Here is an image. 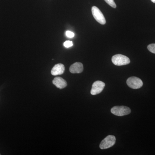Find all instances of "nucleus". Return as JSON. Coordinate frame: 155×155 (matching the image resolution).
<instances>
[{
	"mask_svg": "<svg viewBox=\"0 0 155 155\" xmlns=\"http://www.w3.org/2000/svg\"><path fill=\"white\" fill-rule=\"evenodd\" d=\"M112 61L114 65L117 66H124L130 63V60L129 58L120 54L113 56L112 58Z\"/></svg>",
	"mask_w": 155,
	"mask_h": 155,
	"instance_id": "obj_1",
	"label": "nucleus"
},
{
	"mask_svg": "<svg viewBox=\"0 0 155 155\" xmlns=\"http://www.w3.org/2000/svg\"><path fill=\"white\" fill-rule=\"evenodd\" d=\"M111 113L116 116H122L130 114L131 110L128 107L124 106H115L111 110Z\"/></svg>",
	"mask_w": 155,
	"mask_h": 155,
	"instance_id": "obj_2",
	"label": "nucleus"
},
{
	"mask_svg": "<svg viewBox=\"0 0 155 155\" xmlns=\"http://www.w3.org/2000/svg\"><path fill=\"white\" fill-rule=\"evenodd\" d=\"M116 141V137L114 136L108 135L101 142L100 148L102 150L109 148L115 144Z\"/></svg>",
	"mask_w": 155,
	"mask_h": 155,
	"instance_id": "obj_3",
	"label": "nucleus"
},
{
	"mask_svg": "<svg viewBox=\"0 0 155 155\" xmlns=\"http://www.w3.org/2000/svg\"><path fill=\"white\" fill-rule=\"evenodd\" d=\"M91 11L93 16L97 22L101 25H104L106 24L105 18L104 17V14L96 6H93L92 8Z\"/></svg>",
	"mask_w": 155,
	"mask_h": 155,
	"instance_id": "obj_4",
	"label": "nucleus"
},
{
	"mask_svg": "<svg viewBox=\"0 0 155 155\" xmlns=\"http://www.w3.org/2000/svg\"><path fill=\"white\" fill-rule=\"evenodd\" d=\"M127 84L128 87L134 89L140 88L143 85L142 81L136 77L129 78L127 80Z\"/></svg>",
	"mask_w": 155,
	"mask_h": 155,
	"instance_id": "obj_5",
	"label": "nucleus"
},
{
	"mask_svg": "<svg viewBox=\"0 0 155 155\" xmlns=\"http://www.w3.org/2000/svg\"><path fill=\"white\" fill-rule=\"evenodd\" d=\"M105 86V84L101 81H97L93 84L91 94L93 95L99 94L103 91Z\"/></svg>",
	"mask_w": 155,
	"mask_h": 155,
	"instance_id": "obj_6",
	"label": "nucleus"
},
{
	"mask_svg": "<svg viewBox=\"0 0 155 155\" xmlns=\"http://www.w3.org/2000/svg\"><path fill=\"white\" fill-rule=\"evenodd\" d=\"M65 71V67L63 64H56L54 66L51 71V73L53 75H62Z\"/></svg>",
	"mask_w": 155,
	"mask_h": 155,
	"instance_id": "obj_7",
	"label": "nucleus"
},
{
	"mask_svg": "<svg viewBox=\"0 0 155 155\" xmlns=\"http://www.w3.org/2000/svg\"><path fill=\"white\" fill-rule=\"evenodd\" d=\"M53 83L58 88L63 89L67 87V84L66 80L62 78L57 77L55 78L53 81Z\"/></svg>",
	"mask_w": 155,
	"mask_h": 155,
	"instance_id": "obj_8",
	"label": "nucleus"
},
{
	"mask_svg": "<svg viewBox=\"0 0 155 155\" xmlns=\"http://www.w3.org/2000/svg\"><path fill=\"white\" fill-rule=\"evenodd\" d=\"M69 71L72 73H80L83 72V64L79 62L74 63L71 65Z\"/></svg>",
	"mask_w": 155,
	"mask_h": 155,
	"instance_id": "obj_9",
	"label": "nucleus"
},
{
	"mask_svg": "<svg viewBox=\"0 0 155 155\" xmlns=\"http://www.w3.org/2000/svg\"><path fill=\"white\" fill-rule=\"evenodd\" d=\"M104 1L107 4H108L112 8H116V3L114 2V0H104Z\"/></svg>",
	"mask_w": 155,
	"mask_h": 155,
	"instance_id": "obj_10",
	"label": "nucleus"
},
{
	"mask_svg": "<svg viewBox=\"0 0 155 155\" xmlns=\"http://www.w3.org/2000/svg\"><path fill=\"white\" fill-rule=\"evenodd\" d=\"M147 49L150 52L155 54V44H152L149 45L147 46Z\"/></svg>",
	"mask_w": 155,
	"mask_h": 155,
	"instance_id": "obj_11",
	"label": "nucleus"
},
{
	"mask_svg": "<svg viewBox=\"0 0 155 155\" xmlns=\"http://www.w3.org/2000/svg\"><path fill=\"white\" fill-rule=\"evenodd\" d=\"M64 45L65 47L69 48L73 46V43L72 41H67L64 43Z\"/></svg>",
	"mask_w": 155,
	"mask_h": 155,
	"instance_id": "obj_12",
	"label": "nucleus"
},
{
	"mask_svg": "<svg viewBox=\"0 0 155 155\" xmlns=\"http://www.w3.org/2000/svg\"><path fill=\"white\" fill-rule=\"evenodd\" d=\"M66 35L67 37L69 38H72L75 36L74 33L72 31H66Z\"/></svg>",
	"mask_w": 155,
	"mask_h": 155,
	"instance_id": "obj_13",
	"label": "nucleus"
},
{
	"mask_svg": "<svg viewBox=\"0 0 155 155\" xmlns=\"http://www.w3.org/2000/svg\"><path fill=\"white\" fill-rule=\"evenodd\" d=\"M151 1L153 3H155V0H151Z\"/></svg>",
	"mask_w": 155,
	"mask_h": 155,
	"instance_id": "obj_14",
	"label": "nucleus"
}]
</instances>
